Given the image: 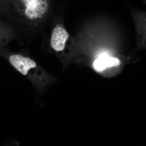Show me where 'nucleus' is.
<instances>
[{
  "mask_svg": "<svg viewBox=\"0 0 146 146\" xmlns=\"http://www.w3.org/2000/svg\"><path fill=\"white\" fill-rule=\"evenodd\" d=\"M8 60L16 70L30 80L40 95L45 94L53 81V78L29 57L12 54L9 56Z\"/></svg>",
  "mask_w": 146,
  "mask_h": 146,
  "instance_id": "nucleus-1",
  "label": "nucleus"
},
{
  "mask_svg": "<svg viewBox=\"0 0 146 146\" xmlns=\"http://www.w3.org/2000/svg\"><path fill=\"white\" fill-rule=\"evenodd\" d=\"M25 15L31 20L42 18L46 13L48 5L44 0H32L26 5Z\"/></svg>",
  "mask_w": 146,
  "mask_h": 146,
  "instance_id": "nucleus-2",
  "label": "nucleus"
},
{
  "mask_svg": "<svg viewBox=\"0 0 146 146\" xmlns=\"http://www.w3.org/2000/svg\"><path fill=\"white\" fill-rule=\"evenodd\" d=\"M68 32L62 27H56L54 29L50 39V45L56 52H61L65 48V44L69 39Z\"/></svg>",
  "mask_w": 146,
  "mask_h": 146,
  "instance_id": "nucleus-3",
  "label": "nucleus"
},
{
  "mask_svg": "<svg viewBox=\"0 0 146 146\" xmlns=\"http://www.w3.org/2000/svg\"><path fill=\"white\" fill-rule=\"evenodd\" d=\"M120 64L119 59L104 53L94 60L92 67L96 72L102 73L109 69L118 67Z\"/></svg>",
  "mask_w": 146,
  "mask_h": 146,
  "instance_id": "nucleus-4",
  "label": "nucleus"
},
{
  "mask_svg": "<svg viewBox=\"0 0 146 146\" xmlns=\"http://www.w3.org/2000/svg\"><path fill=\"white\" fill-rule=\"evenodd\" d=\"M6 31L4 27L0 22V46H2L3 43L4 39L5 37Z\"/></svg>",
  "mask_w": 146,
  "mask_h": 146,
  "instance_id": "nucleus-5",
  "label": "nucleus"
},
{
  "mask_svg": "<svg viewBox=\"0 0 146 146\" xmlns=\"http://www.w3.org/2000/svg\"><path fill=\"white\" fill-rule=\"evenodd\" d=\"M31 1H32V0H24V3L25 4V5H26L28 3Z\"/></svg>",
  "mask_w": 146,
  "mask_h": 146,
  "instance_id": "nucleus-6",
  "label": "nucleus"
}]
</instances>
